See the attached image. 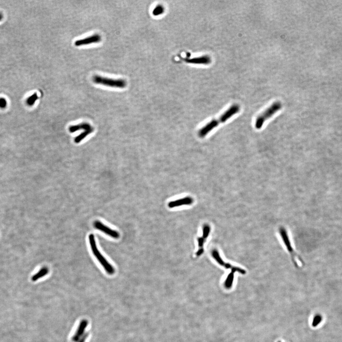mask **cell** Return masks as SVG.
<instances>
[{"mask_svg":"<svg viewBox=\"0 0 342 342\" xmlns=\"http://www.w3.org/2000/svg\"><path fill=\"white\" fill-rule=\"evenodd\" d=\"M89 241L91 249L94 256L97 258L100 263L104 268L105 271L109 275H113L115 273V269L98 250L94 235L92 234L89 235Z\"/></svg>","mask_w":342,"mask_h":342,"instance_id":"6da1fadb","label":"cell"},{"mask_svg":"<svg viewBox=\"0 0 342 342\" xmlns=\"http://www.w3.org/2000/svg\"><path fill=\"white\" fill-rule=\"evenodd\" d=\"M281 108L282 105L280 102L273 103L269 108L257 117L255 124L256 128L258 129H261L262 127L265 122L279 110Z\"/></svg>","mask_w":342,"mask_h":342,"instance_id":"7a4b0ae2","label":"cell"},{"mask_svg":"<svg viewBox=\"0 0 342 342\" xmlns=\"http://www.w3.org/2000/svg\"><path fill=\"white\" fill-rule=\"evenodd\" d=\"M93 80L96 84L112 88L123 89L126 86V81L123 79H110L100 76L95 75L93 78Z\"/></svg>","mask_w":342,"mask_h":342,"instance_id":"3957f363","label":"cell"},{"mask_svg":"<svg viewBox=\"0 0 342 342\" xmlns=\"http://www.w3.org/2000/svg\"><path fill=\"white\" fill-rule=\"evenodd\" d=\"M279 233L280 237L282 238V241L286 247V249H287L288 252H290L294 265L295 267L298 268L299 265L297 262V259L298 258L301 262L302 261V259L300 258L297 255V253L295 252L293 247H292L291 243L290 241V238L288 237L287 231L283 227H280L279 229Z\"/></svg>","mask_w":342,"mask_h":342,"instance_id":"277c9868","label":"cell"},{"mask_svg":"<svg viewBox=\"0 0 342 342\" xmlns=\"http://www.w3.org/2000/svg\"><path fill=\"white\" fill-rule=\"evenodd\" d=\"M228 119V117L225 115L224 114H222L218 120H212L204 126L202 129H200V130L199 132V135L200 138H204L212 130H213L215 127L218 126L220 123L225 122Z\"/></svg>","mask_w":342,"mask_h":342,"instance_id":"5b68a950","label":"cell"},{"mask_svg":"<svg viewBox=\"0 0 342 342\" xmlns=\"http://www.w3.org/2000/svg\"><path fill=\"white\" fill-rule=\"evenodd\" d=\"M212 254L213 258L215 259V261L217 262L219 264L220 266L225 267V268L227 269H231V271H233V272H235V273L238 272L241 274H243V275L246 274V271L244 269H241V268H239V267H235V266H233L231 264L224 262L221 257L220 256V255L218 250H216V249H214V250H212Z\"/></svg>","mask_w":342,"mask_h":342,"instance_id":"8992f818","label":"cell"},{"mask_svg":"<svg viewBox=\"0 0 342 342\" xmlns=\"http://www.w3.org/2000/svg\"><path fill=\"white\" fill-rule=\"evenodd\" d=\"M94 226L96 229L103 232L114 239H118L119 237V233L117 232L105 225L103 223L98 220L94 222Z\"/></svg>","mask_w":342,"mask_h":342,"instance_id":"52a82bcc","label":"cell"},{"mask_svg":"<svg viewBox=\"0 0 342 342\" xmlns=\"http://www.w3.org/2000/svg\"><path fill=\"white\" fill-rule=\"evenodd\" d=\"M101 40V36L98 34H95L83 39L76 40L74 44L76 46H81L87 45L90 44L97 43H99Z\"/></svg>","mask_w":342,"mask_h":342,"instance_id":"ba28073f","label":"cell"},{"mask_svg":"<svg viewBox=\"0 0 342 342\" xmlns=\"http://www.w3.org/2000/svg\"><path fill=\"white\" fill-rule=\"evenodd\" d=\"M88 325V321L86 319H83L80 322L76 332L72 337V341L73 342H78L80 338L85 334V329Z\"/></svg>","mask_w":342,"mask_h":342,"instance_id":"9c48e42d","label":"cell"},{"mask_svg":"<svg viewBox=\"0 0 342 342\" xmlns=\"http://www.w3.org/2000/svg\"><path fill=\"white\" fill-rule=\"evenodd\" d=\"M193 200L192 198L190 197H186L184 198L170 202L168 204V206L170 208H175V207H179L180 206L184 205H191L193 203Z\"/></svg>","mask_w":342,"mask_h":342,"instance_id":"30bf717a","label":"cell"},{"mask_svg":"<svg viewBox=\"0 0 342 342\" xmlns=\"http://www.w3.org/2000/svg\"><path fill=\"white\" fill-rule=\"evenodd\" d=\"M185 61L188 63H194V64H208L211 62V59L208 56H204L199 58H193L192 59H186Z\"/></svg>","mask_w":342,"mask_h":342,"instance_id":"8fae6325","label":"cell"},{"mask_svg":"<svg viewBox=\"0 0 342 342\" xmlns=\"http://www.w3.org/2000/svg\"><path fill=\"white\" fill-rule=\"evenodd\" d=\"M49 272V269L47 267H43L40 269V270L36 273L35 275L32 276L31 280L33 281H36L39 278H42L44 276L46 275Z\"/></svg>","mask_w":342,"mask_h":342,"instance_id":"7c38bea8","label":"cell"},{"mask_svg":"<svg viewBox=\"0 0 342 342\" xmlns=\"http://www.w3.org/2000/svg\"><path fill=\"white\" fill-rule=\"evenodd\" d=\"M235 272L231 271L228 275L227 278L225 281V286L227 289H229L233 286V282L234 278Z\"/></svg>","mask_w":342,"mask_h":342,"instance_id":"4fadbf2b","label":"cell"},{"mask_svg":"<svg viewBox=\"0 0 342 342\" xmlns=\"http://www.w3.org/2000/svg\"><path fill=\"white\" fill-rule=\"evenodd\" d=\"M37 99V94L36 93H34L33 95L27 99V104L29 105H32L35 103V102Z\"/></svg>","mask_w":342,"mask_h":342,"instance_id":"5bb4252c","label":"cell"},{"mask_svg":"<svg viewBox=\"0 0 342 342\" xmlns=\"http://www.w3.org/2000/svg\"><path fill=\"white\" fill-rule=\"evenodd\" d=\"M163 11H164V8L161 5H158L155 7V8L153 10V14L157 16L163 13Z\"/></svg>","mask_w":342,"mask_h":342,"instance_id":"9a60e30c","label":"cell"},{"mask_svg":"<svg viewBox=\"0 0 342 342\" xmlns=\"http://www.w3.org/2000/svg\"><path fill=\"white\" fill-rule=\"evenodd\" d=\"M211 228L208 225H205L203 229V238L204 239H207L209 236Z\"/></svg>","mask_w":342,"mask_h":342,"instance_id":"2e32d148","label":"cell"},{"mask_svg":"<svg viewBox=\"0 0 342 342\" xmlns=\"http://www.w3.org/2000/svg\"><path fill=\"white\" fill-rule=\"evenodd\" d=\"M7 102L5 98H0V107L1 108H4L6 106Z\"/></svg>","mask_w":342,"mask_h":342,"instance_id":"e0dca14e","label":"cell"},{"mask_svg":"<svg viewBox=\"0 0 342 342\" xmlns=\"http://www.w3.org/2000/svg\"><path fill=\"white\" fill-rule=\"evenodd\" d=\"M197 240L198 242L199 246L200 248H203L204 243L205 239H204L203 237V238L200 237V238H199L198 239H197Z\"/></svg>","mask_w":342,"mask_h":342,"instance_id":"ac0fdd59","label":"cell"},{"mask_svg":"<svg viewBox=\"0 0 342 342\" xmlns=\"http://www.w3.org/2000/svg\"><path fill=\"white\" fill-rule=\"evenodd\" d=\"M89 333H85V334H84V335H83V336H82V337H81L80 338V340L78 341V342H85V341H86V339H87V337H88V336H89Z\"/></svg>","mask_w":342,"mask_h":342,"instance_id":"d6986e66","label":"cell"},{"mask_svg":"<svg viewBox=\"0 0 342 342\" xmlns=\"http://www.w3.org/2000/svg\"><path fill=\"white\" fill-rule=\"evenodd\" d=\"M320 320L321 318L320 316H316V317H315L313 322V325L314 326H316V325L320 322Z\"/></svg>","mask_w":342,"mask_h":342,"instance_id":"ffe728a7","label":"cell"},{"mask_svg":"<svg viewBox=\"0 0 342 342\" xmlns=\"http://www.w3.org/2000/svg\"><path fill=\"white\" fill-rule=\"evenodd\" d=\"M204 249H203V248H200L198 250L196 253V255L197 256H200L202 255L203 253H204Z\"/></svg>","mask_w":342,"mask_h":342,"instance_id":"44dd1931","label":"cell"},{"mask_svg":"<svg viewBox=\"0 0 342 342\" xmlns=\"http://www.w3.org/2000/svg\"><path fill=\"white\" fill-rule=\"evenodd\" d=\"M2 14H0V21H1V20L2 19Z\"/></svg>","mask_w":342,"mask_h":342,"instance_id":"7402d4cb","label":"cell"},{"mask_svg":"<svg viewBox=\"0 0 342 342\" xmlns=\"http://www.w3.org/2000/svg\"><path fill=\"white\" fill-rule=\"evenodd\" d=\"M278 342H280V341H278Z\"/></svg>","mask_w":342,"mask_h":342,"instance_id":"603a6c76","label":"cell"}]
</instances>
